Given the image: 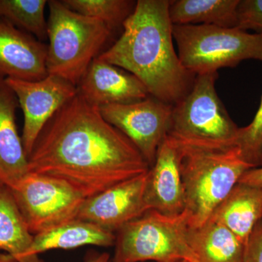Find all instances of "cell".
I'll list each match as a JSON object with an SVG mask.
<instances>
[{
	"instance_id": "6da1fadb",
	"label": "cell",
	"mask_w": 262,
	"mask_h": 262,
	"mask_svg": "<svg viewBox=\"0 0 262 262\" xmlns=\"http://www.w3.org/2000/svg\"><path fill=\"white\" fill-rule=\"evenodd\" d=\"M28 162L29 173L63 181L85 198L149 169L135 145L79 93L46 124Z\"/></svg>"
},
{
	"instance_id": "7a4b0ae2",
	"label": "cell",
	"mask_w": 262,
	"mask_h": 262,
	"mask_svg": "<svg viewBox=\"0 0 262 262\" xmlns=\"http://www.w3.org/2000/svg\"><path fill=\"white\" fill-rule=\"evenodd\" d=\"M169 5V0L136 2L122 35L98 58L130 72L150 96L174 106L192 89L196 75L175 51Z\"/></svg>"
},
{
	"instance_id": "3957f363",
	"label": "cell",
	"mask_w": 262,
	"mask_h": 262,
	"mask_svg": "<svg viewBox=\"0 0 262 262\" xmlns=\"http://www.w3.org/2000/svg\"><path fill=\"white\" fill-rule=\"evenodd\" d=\"M175 141L180 153L184 212L189 227L195 228L210 220L242 176L254 167L243 158L237 146L196 145Z\"/></svg>"
},
{
	"instance_id": "277c9868",
	"label": "cell",
	"mask_w": 262,
	"mask_h": 262,
	"mask_svg": "<svg viewBox=\"0 0 262 262\" xmlns=\"http://www.w3.org/2000/svg\"><path fill=\"white\" fill-rule=\"evenodd\" d=\"M48 5V75L58 76L77 87L111 35L112 29L101 20L70 9L62 1L50 0Z\"/></svg>"
},
{
	"instance_id": "5b68a950",
	"label": "cell",
	"mask_w": 262,
	"mask_h": 262,
	"mask_svg": "<svg viewBox=\"0 0 262 262\" xmlns=\"http://www.w3.org/2000/svg\"><path fill=\"white\" fill-rule=\"evenodd\" d=\"M173 39L183 66L193 75L215 73L241 62H262V34L238 27L173 25Z\"/></svg>"
},
{
	"instance_id": "8992f818",
	"label": "cell",
	"mask_w": 262,
	"mask_h": 262,
	"mask_svg": "<svg viewBox=\"0 0 262 262\" xmlns=\"http://www.w3.org/2000/svg\"><path fill=\"white\" fill-rule=\"evenodd\" d=\"M217 78L218 72L196 75L192 89L173 106L167 136L184 144L237 146L239 127L219 97Z\"/></svg>"
},
{
	"instance_id": "52a82bcc",
	"label": "cell",
	"mask_w": 262,
	"mask_h": 262,
	"mask_svg": "<svg viewBox=\"0 0 262 262\" xmlns=\"http://www.w3.org/2000/svg\"><path fill=\"white\" fill-rule=\"evenodd\" d=\"M185 212L168 216L148 210L115 233L113 262H196Z\"/></svg>"
},
{
	"instance_id": "ba28073f",
	"label": "cell",
	"mask_w": 262,
	"mask_h": 262,
	"mask_svg": "<svg viewBox=\"0 0 262 262\" xmlns=\"http://www.w3.org/2000/svg\"><path fill=\"white\" fill-rule=\"evenodd\" d=\"M9 189L33 235L77 219L85 200L63 181L29 172Z\"/></svg>"
},
{
	"instance_id": "9c48e42d",
	"label": "cell",
	"mask_w": 262,
	"mask_h": 262,
	"mask_svg": "<svg viewBox=\"0 0 262 262\" xmlns=\"http://www.w3.org/2000/svg\"><path fill=\"white\" fill-rule=\"evenodd\" d=\"M98 108L104 120L135 145L150 168L168 135L173 106L150 96L138 102Z\"/></svg>"
},
{
	"instance_id": "30bf717a",
	"label": "cell",
	"mask_w": 262,
	"mask_h": 262,
	"mask_svg": "<svg viewBox=\"0 0 262 262\" xmlns=\"http://www.w3.org/2000/svg\"><path fill=\"white\" fill-rule=\"evenodd\" d=\"M14 93L24 113L21 139L27 157L48 122L78 93L77 86L69 81L48 75L38 81L5 78Z\"/></svg>"
},
{
	"instance_id": "8fae6325",
	"label": "cell",
	"mask_w": 262,
	"mask_h": 262,
	"mask_svg": "<svg viewBox=\"0 0 262 262\" xmlns=\"http://www.w3.org/2000/svg\"><path fill=\"white\" fill-rule=\"evenodd\" d=\"M146 176V173L124 181L85 198L77 214V220L116 233L124 225L149 210L144 199Z\"/></svg>"
},
{
	"instance_id": "7c38bea8",
	"label": "cell",
	"mask_w": 262,
	"mask_h": 262,
	"mask_svg": "<svg viewBox=\"0 0 262 262\" xmlns=\"http://www.w3.org/2000/svg\"><path fill=\"white\" fill-rule=\"evenodd\" d=\"M144 199L148 209L168 216L182 214L185 210L180 153L177 142L168 136L146 173Z\"/></svg>"
},
{
	"instance_id": "4fadbf2b",
	"label": "cell",
	"mask_w": 262,
	"mask_h": 262,
	"mask_svg": "<svg viewBox=\"0 0 262 262\" xmlns=\"http://www.w3.org/2000/svg\"><path fill=\"white\" fill-rule=\"evenodd\" d=\"M77 90L88 102L98 108L138 102L150 96L137 77L98 57L84 72Z\"/></svg>"
},
{
	"instance_id": "5bb4252c",
	"label": "cell",
	"mask_w": 262,
	"mask_h": 262,
	"mask_svg": "<svg viewBox=\"0 0 262 262\" xmlns=\"http://www.w3.org/2000/svg\"><path fill=\"white\" fill-rule=\"evenodd\" d=\"M47 46L0 18V75L38 81L48 75Z\"/></svg>"
},
{
	"instance_id": "9a60e30c",
	"label": "cell",
	"mask_w": 262,
	"mask_h": 262,
	"mask_svg": "<svg viewBox=\"0 0 262 262\" xmlns=\"http://www.w3.org/2000/svg\"><path fill=\"white\" fill-rule=\"evenodd\" d=\"M18 100L0 75V184L8 189L29 173L28 157L15 122Z\"/></svg>"
},
{
	"instance_id": "2e32d148",
	"label": "cell",
	"mask_w": 262,
	"mask_h": 262,
	"mask_svg": "<svg viewBox=\"0 0 262 262\" xmlns=\"http://www.w3.org/2000/svg\"><path fill=\"white\" fill-rule=\"evenodd\" d=\"M262 219V189L237 183L210 220L223 225L245 244Z\"/></svg>"
},
{
	"instance_id": "e0dca14e",
	"label": "cell",
	"mask_w": 262,
	"mask_h": 262,
	"mask_svg": "<svg viewBox=\"0 0 262 262\" xmlns=\"http://www.w3.org/2000/svg\"><path fill=\"white\" fill-rule=\"evenodd\" d=\"M115 233L75 219L34 235L29 253L32 257H39V254L50 250L74 249L84 246L108 247L115 246Z\"/></svg>"
},
{
	"instance_id": "ac0fdd59",
	"label": "cell",
	"mask_w": 262,
	"mask_h": 262,
	"mask_svg": "<svg viewBox=\"0 0 262 262\" xmlns=\"http://www.w3.org/2000/svg\"><path fill=\"white\" fill-rule=\"evenodd\" d=\"M196 262H243L245 244L223 225L209 220L189 230Z\"/></svg>"
},
{
	"instance_id": "d6986e66",
	"label": "cell",
	"mask_w": 262,
	"mask_h": 262,
	"mask_svg": "<svg viewBox=\"0 0 262 262\" xmlns=\"http://www.w3.org/2000/svg\"><path fill=\"white\" fill-rule=\"evenodd\" d=\"M241 0L170 1L169 15L173 25H211L237 27Z\"/></svg>"
},
{
	"instance_id": "ffe728a7",
	"label": "cell",
	"mask_w": 262,
	"mask_h": 262,
	"mask_svg": "<svg viewBox=\"0 0 262 262\" xmlns=\"http://www.w3.org/2000/svg\"><path fill=\"white\" fill-rule=\"evenodd\" d=\"M33 237L10 189L0 184V253L15 262H44L29 256Z\"/></svg>"
},
{
	"instance_id": "44dd1931",
	"label": "cell",
	"mask_w": 262,
	"mask_h": 262,
	"mask_svg": "<svg viewBox=\"0 0 262 262\" xmlns=\"http://www.w3.org/2000/svg\"><path fill=\"white\" fill-rule=\"evenodd\" d=\"M47 0H0V18L34 36L40 42L48 39L45 17Z\"/></svg>"
},
{
	"instance_id": "7402d4cb",
	"label": "cell",
	"mask_w": 262,
	"mask_h": 262,
	"mask_svg": "<svg viewBox=\"0 0 262 262\" xmlns=\"http://www.w3.org/2000/svg\"><path fill=\"white\" fill-rule=\"evenodd\" d=\"M70 9L85 16L98 19L112 29L126 20L133 10L132 1L127 0H62Z\"/></svg>"
},
{
	"instance_id": "603a6c76",
	"label": "cell",
	"mask_w": 262,
	"mask_h": 262,
	"mask_svg": "<svg viewBox=\"0 0 262 262\" xmlns=\"http://www.w3.org/2000/svg\"><path fill=\"white\" fill-rule=\"evenodd\" d=\"M237 146L243 158L254 168L261 166L262 161V95L261 102L252 122L239 127Z\"/></svg>"
},
{
	"instance_id": "cb8c5ba5",
	"label": "cell",
	"mask_w": 262,
	"mask_h": 262,
	"mask_svg": "<svg viewBox=\"0 0 262 262\" xmlns=\"http://www.w3.org/2000/svg\"><path fill=\"white\" fill-rule=\"evenodd\" d=\"M237 18L238 28L262 34V0H241Z\"/></svg>"
},
{
	"instance_id": "d4e9b609",
	"label": "cell",
	"mask_w": 262,
	"mask_h": 262,
	"mask_svg": "<svg viewBox=\"0 0 262 262\" xmlns=\"http://www.w3.org/2000/svg\"><path fill=\"white\" fill-rule=\"evenodd\" d=\"M262 262V223L256 225L245 244L244 261Z\"/></svg>"
},
{
	"instance_id": "484cf974",
	"label": "cell",
	"mask_w": 262,
	"mask_h": 262,
	"mask_svg": "<svg viewBox=\"0 0 262 262\" xmlns=\"http://www.w3.org/2000/svg\"><path fill=\"white\" fill-rule=\"evenodd\" d=\"M239 182L262 189V166L247 170L239 179Z\"/></svg>"
},
{
	"instance_id": "4316f807",
	"label": "cell",
	"mask_w": 262,
	"mask_h": 262,
	"mask_svg": "<svg viewBox=\"0 0 262 262\" xmlns=\"http://www.w3.org/2000/svg\"><path fill=\"white\" fill-rule=\"evenodd\" d=\"M84 262H111V258L108 253H92L88 255Z\"/></svg>"
},
{
	"instance_id": "83f0119b",
	"label": "cell",
	"mask_w": 262,
	"mask_h": 262,
	"mask_svg": "<svg viewBox=\"0 0 262 262\" xmlns=\"http://www.w3.org/2000/svg\"><path fill=\"white\" fill-rule=\"evenodd\" d=\"M178 262H189V261H178Z\"/></svg>"
},
{
	"instance_id": "f1b7e54d",
	"label": "cell",
	"mask_w": 262,
	"mask_h": 262,
	"mask_svg": "<svg viewBox=\"0 0 262 262\" xmlns=\"http://www.w3.org/2000/svg\"><path fill=\"white\" fill-rule=\"evenodd\" d=\"M261 166H262V161H261Z\"/></svg>"
},
{
	"instance_id": "f546056e",
	"label": "cell",
	"mask_w": 262,
	"mask_h": 262,
	"mask_svg": "<svg viewBox=\"0 0 262 262\" xmlns=\"http://www.w3.org/2000/svg\"><path fill=\"white\" fill-rule=\"evenodd\" d=\"M261 223H262V219H261Z\"/></svg>"
}]
</instances>
